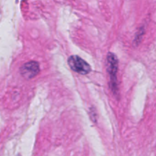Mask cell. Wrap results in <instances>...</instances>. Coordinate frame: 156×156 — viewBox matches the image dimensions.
Masks as SVG:
<instances>
[{"instance_id": "6da1fadb", "label": "cell", "mask_w": 156, "mask_h": 156, "mask_svg": "<svg viewBox=\"0 0 156 156\" xmlns=\"http://www.w3.org/2000/svg\"><path fill=\"white\" fill-rule=\"evenodd\" d=\"M107 67L108 72L110 75L111 79V87L114 94L117 91V67H118V60L114 53H109L107 56Z\"/></svg>"}, {"instance_id": "7a4b0ae2", "label": "cell", "mask_w": 156, "mask_h": 156, "mask_svg": "<svg viewBox=\"0 0 156 156\" xmlns=\"http://www.w3.org/2000/svg\"><path fill=\"white\" fill-rule=\"evenodd\" d=\"M68 63L73 71L81 75L88 74L91 70V66L86 61L76 55L71 56L69 58Z\"/></svg>"}, {"instance_id": "3957f363", "label": "cell", "mask_w": 156, "mask_h": 156, "mask_svg": "<svg viewBox=\"0 0 156 156\" xmlns=\"http://www.w3.org/2000/svg\"><path fill=\"white\" fill-rule=\"evenodd\" d=\"M40 72L39 63L35 61H30L24 63L20 69L21 76L27 79H33Z\"/></svg>"}]
</instances>
